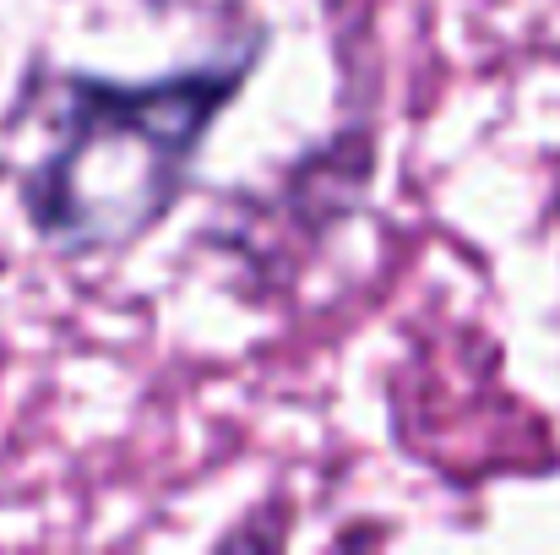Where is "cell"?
Listing matches in <instances>:
<instances>
[{
	"label": "cell",
	"mask_w": 560,
	"mask_h": 555,
	"mask_svg": "<svg viewBox=\"0 0 560 555\" xmlns=\"http://www.w3.org/2000/svg\"><path fill=\"white\" fill-rule=\"evenodd\" d=\"M261 33L218 66H186L148 82L71 71L44 159L22 181L33 229L66 256L126 251L186 196L196 159L223 109L245 93Z\"/></svg>",
	"instance_id": "6da1fadb"
}]
</instances>
